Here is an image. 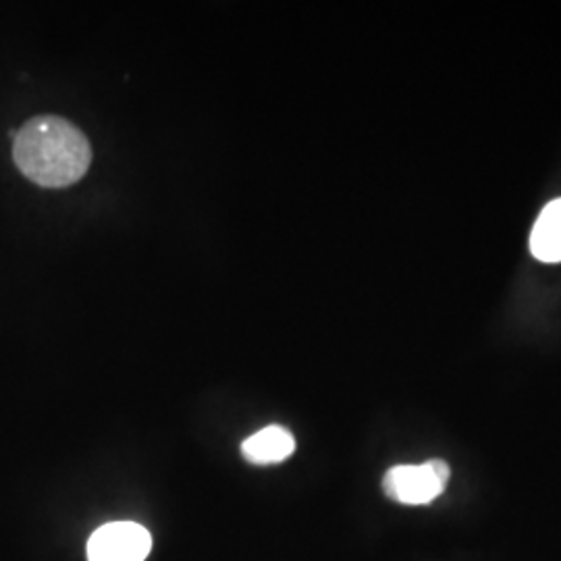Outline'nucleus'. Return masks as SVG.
Returning a JSON list of instances; mask_svg holds the SVG:
<instances>
[{"mask_svg":"<svg viewBox=\"0 0 561 561\" xmlns=\"http://www.w3.org/2000/svg\"><path fill=\"white\" fill-rule=\"evenodd\" d=\"M13 159L21 173L42 187H67L88 173L92 148L71 121L44 115L21 125Z\"/></svg>","mask_w":561,"mask_h":561,"instance_id":"f257e3e1","label":"nucleus"},{"mask_svg":"<svg viewBox=\"0 0 561 561\" xmlns=\"http://www.w3.org/2000/svg\"><path fill=\"white\" fill-rule=\"evenodd\" d=\"M152 551L150 533L136 522H111L88 541V561H144Z\"/></svg>","mask_w":561,"mask_h":561,"instance_id":"7ed1b4c3","label":"nucleus"},{"mask_svg":"<svg viewBox=\"0 0 561 561\" xmlns=\"http://www.w3.org/2000/svg\"><path fill=\"white\" fill-rule=\"evenodd\" d=\"M530 252L537 261L561 262V198L542 208L530 233Z\"/></svg>","mask_w":561,"mask_h":561,"instance_id":"39448f33","label":"nucleus"},{"mask_svg":"<svg viewBox=\"0 0 561 561\" xmlns=\"http://www.w3.org/2000/svg\"><path fill=\"white\" fill-rule=\"evenodd\" d=\"M449 481V466L443 460H428L421 466H396L385 479L382 489L389 500L403 505L435 502Z\"/></svg>","mask_w":561,"mask_h":561,"instance_id":"f03ea898","label":"nucleus"},{"mask_svg":"<svg viewBox=\"0 0 561 561\" xmlns=\"http://www.w3.org/2000/svg\"><path fill=\"white\" fill-rule=\"evenodd\" d=\"M296 451V439L294 435L283 428L279 424L264 426L252 437H248L241 443V454L250 463L259 466H268V463H279L287 460Z\"/></svg>","mask_w":561,"mask_h":561,"instance_id":"20e7f679","label":"nucleus"}]
</instances>
